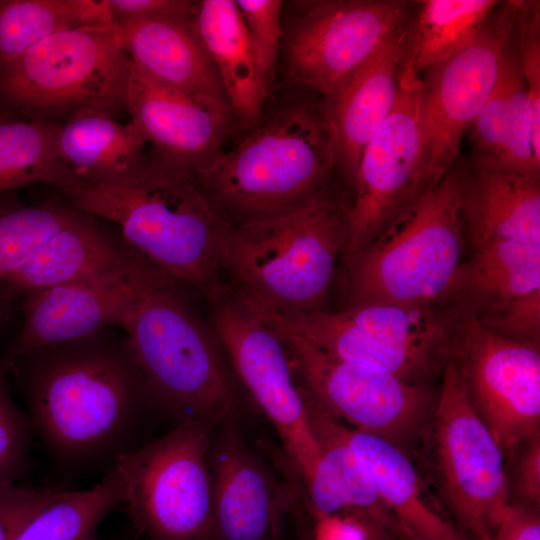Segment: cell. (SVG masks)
Returning <instances> with one entry per match:
<instances>
[{"label": "cell", "mask_w": 540, "mask_h": 540, "mask_svg": "<svg viewBox=\"0 0 540 540\" xmlns=\"http://www.w3.org/2000/svg\"><path fill=\"white\" fill-rule=\"evenodd\" d=\"M514 29L513 7L508 1L490 15L467 47L424 70L420 127L425 191L452 170L464 133L492 92Z\"/></svg>", "instance_id": "cell-14"}, {"label": "cell", "mask_w": 540, "mask_h": 540, "mask_svg": "<svg viewBox=\"0 0 540 540\" xmlns=\"http://www.w3.org/2000/svg\"><path fill=\"white\" fill-rule=\"evenodd\" d=\"M493 540H540V519L528 504H508Z\"/></svg>", "instance_id": "cell-40"}, {"label": "cell", "mask_w": 540, "mask_h": 540, "mask_svg": "<svg viewBox=\"0 0 540 540\" xmlns=\"http://www.w3.org/2000/svg\"><path fill=\"white\" fill-rule=\"evenodd\" d=\"M477 320L498 336L539 345L540 289L522 295L497 312Z\"/></svg>", "instance_id": "cell-37"}, {"label": "cell", "mask_w": 540, "mask_h": 540, "mask_svg": "<svg viewBox=\"0 0 540 540\" xmlns=\"http://www.w3.org/2000/svg\"><path fill=\"white\" fill-rule=\"evenodd\" d=\"M139 257L119 244L91 215L80 213L44 241L4 286L12 296L126 268Z\"/></svg>", "instance_id": "cell-24"}, {"label": "cell", "mask_w": 540, "mask_h": 540, "mask_svg": "<svg viewBox=\"0 0 540 540\" xmlns=\"http://www.w3.org/2000/svg\"><path fill=\"white\" fill-rule=\"evenodd\" d=\"M413 25L408 18L390 31L324 96L321 110L331 131L336 170L352 187L365 146L395 103L399 74L412 45Z\"/></svg>", "instance_id": "cell-19"}, {"label": "cell", "mask_w": 540, "mask_h": 540, "mask_svg": "<svg viewBox=\"0 0 540 540\" xmlns=\"http://www.w3.org/2000/svg\"><path fill=\"white\" fill-rule=\"evenodd\" d=\"M211 540H278L292 500L244 441L236 420L210 438Z\"/></svg>", "instance_id": "cell-18"}, {"label": "cell", "mask_w": 540, "mask_h": 540, "mask_svg": "<svg viewBox=\"0 0 540 540\" xmlns=\"http://www.w3.org/2000/svg\"><path fill=\"white\" fill-rule=\"evenodd\" d=\"M463 174L461 213L471 247L493 240L540 244L539 175L474 167Z\"/></svg>", "instance_id": "cell-23"}, {"label": "cell", "mask_w": 540, "mask_h": 540, "mask_svg": "<svg viewBox=\"0 0 540 540\" xmlns=\"http://www.w3.org/2000/svg\"><path fill=\"white\" fill-rule=\"evenodd\" d=\"M121 501L120 481L111 467L91 488H57L25 523L15 540H92L100 522Z\"/></svg>", "instance_id": "cell-28"}, {"label": "cell", "mask_w": 540, "mask_h": 540, "mask_svg": "<svg viewBox=\"0 0 540 540\" xmlns=\"http://www.w3.org/2000/svg\"><path fill=\"white\" fill-rule=\"evenodd\" d=\"M450 308L476 319L540 289V244L493 240L471 247Z\"/></svg>", "instance_id": "cell-27"}, {"label": "cell", "mask_w": 540, "mask_h": 540, "mask_svg": "<svg viewBox=\"0 0 540 540\" xmlns=\"http://www.w3.org/2000/svg\"><path fill=\"white\" fill-rule=\"evenodd\" d=\"M126 110L154 150L193 175L205 169L223 151L233 124L153 79L132 61Z\"/></svg>", "instance_id": "cell-20"}, {"label": "cell", "mask_w": 540, "mask_h": 540, "mask_svg": "<svg viewBox=\"0 0 540 540\" xmlns=\"http://www.w3.org/2000/svg\"><path fill=\"white\" fill-rule=\"evenodd\" d=\"M131 60L115 25L57 32L0 66V107L61 125L83 110H126Z\"/></svg>", "instance_id": "cell-7"}, {"label": "cell", "mask_w": 540, "mask_h": 540, "mask_svg": "<svg viewBox=\"0 0 540 540\" xmlns=\"http://www.w3.org/2000/svg\"><path fill=\"white\" fill-rule=\"evenodd\" d=\"M190 21L216 68L234 121L253 130L262 120L270 83L236 1H195Z\"/></svg>", "instance_id": "cell-22"}, {"label": "cell", "mask_w": 540, "mask_h": 540, "mask_svg": "<svg viewBox=\"0 0 540 540\" xmlns=\"http://www.w3.org/2000/svg\"><path fill=\"white\" fill-rule=\"evenodd\" d=\"M146 143L133 120L121 124L104 111L78 112L58 129L56 187L69 199L127 169L140 157Z\"/></svg>", "instance_id": "cell-25"}, {"label": "cell", "mask_w": 540, "mask_h": 540, "mask_svg": "<svg viewBox=\"0 0 540 540\" xmlns=\"http://www.w3.org/2000/svg\"><path fill=\"white\" fill-rule=\"evenodd\" d=\"M518 29L519 58L526 82L532 121V151L540 166V5L539 1H511Z\"/></svg>", "instance_id": "cell-34"}, {"label": "cell", "mask_w": 540, "mask_h": 540, "mask_svg": "<svg viewBox=\"0 0 540 540\" xmlns=\"http://www.w3.org/2000/svg\"><path fill=\"white\" fill-rule=\"evenodd\" d=\"M2 366L13 368L32 432L58 466L108 471L141 445L137 435L152 408L125 337L102 330L24 353Z\"/></svg>", "instance_id": "cell-1"}, {"label": "cell", "mask_w": 540, "mask_h": 540, "mask_svg": "<svg viewBox=\"0 0 540 540\" xmlns=\"http://www.w3.org/2000/svg\"><path fill=\"white\" fill-rule=\"evenodd\" d=\"M420 93L421 79L413 68L410 50L399 74L392 110L365 146L357 168L344 264L425 191Z\"/></svg>", "instance_id": "cell-15"}, {"label": "cell", "mask_w": 540, "mask_h": 540, "mask_svg": "<svg viewBox=\"0 0 540 540\" xmlns=\"http://www.w3.org/2000/svg\"><path fill=\"white\" fill-rule=\"evenodd\" d=\"M211 303V329L233 371L274 426L286 461L301 482L314 473L321 448L305 391L272 321L227 285Z\"/></svg>", "instance_id": "cell-10"}, {"label": "cell", "mask_w": 540, "mask_h": 540, "mask_svg": "<svg viewBox=\"0 0 540 540\" xmlns=\"http://www.w3.org/2000/svg\"><path fill=\"white\" fill-rule=\"evenodd\" d=\"M249 132L193 175L230 227L295 211L329 192L337 170L321 106L287 105Z\"/></svg>", "instance_id": "cell-3"}, {"label": "cell", "mask_w": 540, "mask_h": 540, "mask_svg": "<svg viewBox=\"0 0 540 540\" xmlns=\"http://www.w3.org/2000/svg\"><path fill=\"white\" fill-rule=\"evenodd\" d=\"M79 213L74 206L53 203L0 207V287L44 241Z\"/></svg>", "instance_id": "cell-32"}, {"label": "cell", "mask_w": 540, "mask_h": 540, "mask_svg": "<svg viewBox=\"0 0 540 540\" xmlns=\"http://www.w3.org/2000/svg\"><path fill=\"white\" fill-rule=\"evenodd\" d=\"M451 355L477 414L503 454L539 436L538 344L503 338L472 316L460 317Z\"/></svg>", "instance_id": "cell-16"}, {"label": "cell", "mask_w": 540, "mask_h": 540, "mask_svg": "<svg viewBox=\"0 0 540 540\" xmlns=\"http://www.w3.org/2000/svg\"><path fill=\"white\" fill-rule=\"evenodd\" d=\"M516 475V490L526 504L540 502V437L526 442Z\"/></svg>", "instance_id": "cell-41"}, {"label": "cell", "mask_w": 540, "mask_h": 540, "mask_svg": "<svg viewBox=\"0 0 540 540\" xmlns=\"http://www.w3.org/2000/svg\"><path fill=\"white\" fill-rule=\"evenodd\" d=\"M261 312L338 359L420 386L443 373L459 319L451 309L398 304Z\"/></svg>", "instance_id": "cell-8"}, {"label": "cell", "mask_w": 540, "mask_h": 540, "mask_svg": "<svg viewBox=\"0 0 540 540\" xmlns=\"http://www.w3.org/2000/svg\"><path fill=\"white\" fill-rule=\"evenodd\" d=\"M179 285L151 268L122 328L151 408L216 427L236 420L237 396L216 337Z\"/></svg>", "instance_id": "cell-5"}, {"label": "cell", "mask_w": 540, "mask_h": 540, "mask_svg": "<svg viewBox=\"0 0 540 540\" xmlns=\"http://www.w3.org/2000/svg\"><path fill=\"white\" fill-rule=\"evenodd\" d=\"M282 18V65L288 84L323 96L409 18L403 0L292 1Z\"/></svg>", "instance_id": "cell-12"}, {"label": "cell", "mask_w": 540, "mask_h": 540, "mask_svg": "<svg viewBox=\"0 0 540 540\" xmlns=\"http://www.w3.org/2000/svg\"><path fill=\"white\" fill-rule=\"evenodd\" d=\"M350 204L332 192L295 211L230 228L222 274L254 308L286 316L324 309L349 239Z\"/></svg>", "instance_id": "cell-4"}, {"label": "cell", "mask_w": 540, "mask_h": 540, "mask_svg": "<svg viewBox=\"0 0 540 540\" xmlns=\"http://www.w3.org/2000/svg\"><path fill=\"white\" fill-rule=\"evenodd\" d=\"M236 4L259 62L271 85L276 77L285 2L236 0Z\"/></svg>", "instance_id": "cell-36"}, {"label": "cell", "mask_w": 540, "mask_h": 540, "mask_svg": "<svg viewBox=\"0 0 540 540\" xmlns=\"http://www.w3.org/2000/svg\"><path fill=\"white\" fill-rule=\"evenodd\" d=\"M78 28L75 0H0V66L57 32Z\"/></svg>", "instance_id": "cell-31"}, {"label": "cell", "mask_w": 540, "mask_h": 540, "mask_svg": "<svg viewBox=\"0 0 540 540\" xmlns=\"http://www.w3.org/2000/svg\"><path fill=\"white\" fill-rule=\"evenodd\" d=\"M420 3L413 25L411 48L412 64L417 74L467 47L498 1L426 0Z\"/></svg>", "instance_id": "cell-29"}, {"label": "cell", "mask_w": 540, "mask_h": 540, "mask_svg": "<svg viewBox=\"0 0 540 540\" xmlns=\"http://www.w3.org/2000/svg\"><path fill=\"white\" fill-rule=\"evenodd\" d=\"M435 447L448 505L477 540H493L508 506L504 454L477 414L450 356L435 406Z\"/></svg>", "instance_id": "cell-11"}, {"label": "cell", "mask_w": 540, "mask_h": 540, "mask_svg": "<svg viewBox=\"0 0 540 540\" xmlns=\"http://www.w3.org/2000/svg\"><path fill=\"white\" fill-rule=\"evenodd\" d=\"M264 315L282 337L299 383L329 417L399 448L421 426L432 401L427 386L338 359Z\"/></svg>", "instance_id": "cell-13"}, {"label": "cell", "mask_w": 540, "mask_h": 540, "mask_svg": "<svg viewBox=\"0 0 540 540\" xmlns=\"http://www.w3.org/2000/svg\"><path fill=\"white\" fill-rule=\"evenodd\" d=\"M115 24L119 22L162 18L190 17L195 1L189 0H109Z\"/></svg>", "instance_id": "cell-39"}, {"label": "cell", "mask_w": 540, "mask_h": 540, "mask_svg": "<svg viewBox=\"0 0 540 540\" xmlns=\"http://www.w3.org/2000/svg\"><path fill=\"white\" fill-rule=\"evenodd\" d=\"M55 487L0 486V540H15L30 517L55 492Z\"/></svg>", "instance_id": "cell-38"}, {"label": "cell", "mask_w": 540, "mask_h": 540, "mask_svg": "<svg viewBox=\"0 0 540 540\" xmlns=\"http://www.w3.org/2000/svg\"><path fill=\"white\" fill-rule=\"evenodd\" d=\"M152 265L142 258L107 274L25 294L22 327L3 363L47 346L123 326Z\"/></svg>", "instance_id": "cell-17"}, {"label": "cell", "mask_w": 540, "mask_h": 540, "mask_svg": "<svg viewBox=\"0 0 540 540\" xmlns=\"http://www.w3.org/2000/svg\"><path fill=\"white\" fill-rule=\"evenodd\" d=\"M463 174L450 170L413 199L346 264V308L370 304L450 309L466 232Z\"/></svg>", "instance_id": "cell-6"}, {"label": "cell", "mask_w": 540, "mask_h": 540, "mask_svg": "<svg viewBox=\"0 0 540 540\" xmlns=\"http://www.w3.org/2000/svg\"><path fill=\"white\" fill-rule=\"evenodd\" d=\"M190 17H162L115 24L130 60L153 79L234 122L216 68Z\"/></svg>", "instance_id": "cell-21"}, {"label": "cell", "mask_w": 540, "mask_h": 540, "mask_svg": "<svg viewBox=\"0 0 540 540\" xmlns=\"http://www.w3.org/2000/svg\"><path fill=\"white\" fill-rule=\"evenodd\" d=\"M510 40L501 57L492 92L469 128L474 167L501 168L503 161L509 133L512 86L521 68L519 53L512 50Z\"/></svg>", "instance_id": "cell-33"}, {"label": "cell", "mask_w": 540, "mask_h": 540, "mask_svg": "<svg viewBox=\"0 0 540 540\" xmlns=\"http://www.w3.org/2000/svg\"><path fill=\"white\" fill-rule=\"evenodd\" d=\"M333 422L365 463L382 504L405 535L411 540H463L432 507L421 478L401 448L335 419Z\"/></svg>", "instance_id": "cell-26"}, {"label": "cell", "mask_w": 540, "mask_h": 540, "mask_svg": "<svg viewBox=\"0 0 540 540\" xmlns=\"http://www.w3.org/2000/svg\"><path fill=\"white\" fill-rule=\"evenodd\" d=\"M69 200L80 211L115 223L134 253L208 300L225 288L222 262L231 227L193 174L153 148Z\"/></svg>", "instance_id": "cell-2"}, {"label": "cell", "mask_w": 540, "mask_h": 540, "mask_svg": "<svg viewBox=\"0 0 540 540\" xmlns=\"http://www.w3.org/2000/svg\"><path fill=\"white\" fill-rule=\"evenodd\" d=\"M310 515L314 519L312 540H370L365 527L349 516Z\"/></svg>", "instance_id": "cell-42"}, {"label": "cell", "mask_w": 540, "mask_h": 540, "mask_svg": "<svg viewBox=\"0 0 540 540\" xmlns=\"http://www.w3.org/2000/svg\"><path fill=\"white\" fill-rule=\"evenodd\" d=\"M59 126L30 119L0 122V194L36 182L56 187Z\"/></svg>", "instance_id": "cell-30"}, {"label": "cell", "mask_w": 540, "mask_h": 540, "mask_svg": "<svg viewBox=\"0 0 540 540\" xmlns=\"http://www.w3.org/2000/svg\"><path fill=\"white\" fill-rule=\"evenodd\" d=\"M32 429L27 415L12 399L0 366V486L16 483L27 471Z\"/></svg>", "instance_id": "cell-35"}, {"label": "cell", "mask_w": 540, "mask_h": 540, "mask_svg": "<svg viewBox=\"0 0 540 540\" xmlns=\"http://www.w3.org/2000/svg\"><path fill=\"white\" fill-rule=\"evenodd\" d=\"M92 540H99L96 536Z\"/></svg>", "instance_id": "cell-44"}, {"label": "cell", "mask_w": 540, "mask_h": 540, "mask_svg": "<svg viewBox=\"0 0 540 540\" xmlns=\"http://www.w3.org/2000/svg\"><path fill=\"white\" fill-rule=\"evenodd\" d=\"M10 297L4 286L0 287V311L5 301Z\"/></svg>", "instance_id": "cell-43"}, {"label": "cell", "mask_w": 540, "mask_h": 540, "mask_svg": "<svg viewBox=\"0 0 540 540\" xmlns=\"http://www.w3.org/2000/svg\"><path fill=\"white\" fill-rule=\"evenodd\" d=\"M215 426L187 418L112 466L135 531L145 540H211L208 449Z\"/></svg>", "instance_id": "cell-9"}]
</instances>
